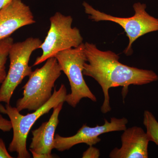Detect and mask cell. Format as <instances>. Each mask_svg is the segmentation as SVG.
<instances>
[{
    "mask_svg": "<svg viewBox=\"0 0 158 158\" xmlns=\"http://www.w3.org/2000/svg\"><path fill=\"white\" fill-rule=\"evenodd\" d=\"M87 61L84 65V76L91 77L98 83L103 92L104 100L101 108L103 114L110 112L109 89L122 87L124 99L130 85H143L158 80L153 71L131 67L119 62L118 54L111 51H103L93 43H85Z\"/></svg>",
    "mask_w": 158,
    "mask_h": 158,
    "instance_id": "cell-1",
    "label": "cell"
},
{
    "mask_svg": "<svg viewBox=\"0 0 158 158\" xmlns=\"http://www.w3.org/2000/svg\"><path fill=\"white\" fill-rule=\"evenodd\" d=\"M65 85L62 84L53 93L50 99L38 110L26 115H23L16 107L6 104L5 106L0 104V113L8 115L12 124L13 135L12 141L9 145V151L16 152L18 158H30L31 155L27 148L28 135L33 125L38 118L48 113L52 109L65 102L67 95Z\"/></svg>",
    "mask_w": 158,
    "mask_h": 158,
    "instance_id": "cell-2",
    "label": "cell"
},
{
    "mask_svg": "<svg viewBox=\"0 0 158 158\" xmlns=\"http://www.w3.org/2000/svg\"><path fill=\"white\" fill-rule=\"evenodd\" d=\"M61 74L62 70L55 57L48 59L42 67L33 71L23 87V97L16 102L19 111L27 110L34 112L45 104L52 96L55 83Z\"/></svg>",
    "mask_w": 158,
    "mask_h": 158,
    "instance_id": "cell-3",
    "label": "cell"
},
{
    "mask_svg": "<svg viewBox=\"0 0 158 158\" xmlns=\"http://www.w3.org/2000/svg\"><path fill=\"white\" fill-rule=\"evenodd\" d=\"M85 13L93 22L110 21L121 26L129 39V44L123 53L129 56L133 53V44L138 38L151 32L158 31V19L152 16L146 11V4L135 3L133 8L135 14L132 17L122 18L112 16L94 9L87 2L82 4Z\"/></svg>",
    "mask_w": 158,
    "mask_h": 158,
    "instance_id": "cell-4",
    "label": "cell"
},
{
    "mask_svg": "<svg viewBox=\"0 0 158 158\" xmlns=\"http://www.w3.org/2000/svg\"><path fill=\"white\" fill-rule=\"evenodd\" d=\"M62 71L68 78L71 92L67 94L65 102L72 107L75 108L82 98L90 99L97 101L95 95L86 84L83 71L87 62L85 43L77 47L61 51L55 56Z\"/></svg>",
    "mask_w": 158,
    "mask_h": 158,
    "instance_id": "cell-5",
    "label": "cell"
},
{
    "mask_svg": "<svg viewBox=\"0 0 158 158\" xmlns=\"http://www.w3.org/2000/svg\"><path fill=\"white\" fill-rule=\"evenodd\" d=\"M42 43L39 38L31 37L22 42L13 43L9 52V70L0 88V103L10 104L15 89L32 73V67L29 65L30 58Z\"/></svg>",
    "mask_w": 158,
    "mask_h": 158,
    "instance_id": "cell-6",
    "label": "cell"
},
{
    "mask_svg": "<svg viewBox=\"0 0 158 158\" xmlns=\"http://www.w3.org/2000/svg\"><path fill=\"white\" fill-rule=\"evenodd\" d=\"M73 19L56 12L50 18V27L40 48L42 54L37 57L33 66L39 65L61 51L77 47L83 38L77 28L72 27Z\"/></svg>",
    "mask_w": 158,
    "mask_h": 158,
    "instance_id": "cell-7",
    "label": "cell"
},
{
    "mask_svg": "<svg viewBox=\"0 0 158 158\" xmlns=\"http://www.w3.org/2000/svg\"><path fill=\"white\" fill-rule=\"evenodd\" d=\"M104 120V124L102 126L97 124L95 127H90L86 124H84L76 135L70 137H62L56 134L54 138V149L60 152L65 151L81 143L93 146L101 141L99 136L102 134L124 131L127 128L128 122L125 117L120 118L112 117L110 122L106 118Z\"/></svg>",
    "mask_w": 158,
    "mask_h": 158,
    "instance_id": "cell-8",
    "label": "cell"
},
{
    "mask_svg": "<svg viewBox=\"0 0 158 158\" xmlns=\"http://www.w3.org/2000/svg\"><path fill=\"white\" fill-rule=\"evenodd\" d=\"M36 23L31 8L22 0H11L0 9V40L22 27Z\"/></svg>",
    "mask_w": 158,
    "mask_h": 158,
    "instance_id": "cell-9",
    "label": "cell"
},
{
    "mask_svg": "<svg viewBox=\"0 0 158 158\" xmlns=\"http://www.w3.org/2000/svg\"><path fill=\"white\" fill-rule=\"evenodd\" d=\"M64 102L60 103L53 108L52 114L48 121L43 123L38 128L32 131L29 150L34 158H52V150L54 149L55 132L59 120V113Z\"/></svg>",
    "mask_w": 158,
    "mask_h": 158,
    "instance_id": "cell-10",
    "label": "cell"
},
{
    "mask_svg": "<svg viewBox=\"0 0 158 158\" xmlns=\"http://www.w3.org/2000/svg\"><path fill=\"white\" fill-rule=\"evenodd\" d=\"M121 135L122 146L110 152L111 158H148L150 141L146 132L138 127L126 128Z\"/></svg>",
    "mask_w": 158,
    "mask_h": 158,
    "instance_id": "cell-11",
    "label": "cell"
},
{
    "mask_svg": "<svg viewBox=\"0 0 158 158\" xmlns=\"http://www.w3.org/2000/svg\"><path fill=\"white\" fill-rule=\"evenodd\" d=\"M14 40L10 37L0 40V84L4 81L7 76L6 64Z\"/></svg>",
    "mask_w": 158,
    "mask_h": 158,
    "instance_id": "cell-12",
    "label": "cell"
},
{
    "mask_svg": "<svg viewBox=\"0 0 158 158\" xmlns=\"http://www.w3.org/2000/svg\"><path fill=\"white\" fill-rule=\"evenodd\" d=\"M143 124L150 141L154 142L158 146V122L152 113L148 110L144 112Z\"/></svg>",
    "mask_w": 158,
    "mask_h": 158,
    "instance_id": "cell-13",
    "label": "cell"
},
{
    "mask_svg": "<svg viewBox=\"0 0 158 158\" xmlns=\"http://www.w3.org/2000/svg\"><path fill=\"white\" fill-rule=\"evenodd\" d=\"M100 156V150L93 146H89L83 153V158H98Z\"/></svg>",
    "mask_w": 158,
    "mask_h": 158,
    "instance_id": "cell-14",
    "label": "cell"
},
{
    "mask_svg": "<svg viewBox=\"0 0 158 158\" xmlns=\"http://www.w3.org/2000/svg\"><path fill=\"white\" fill-rule=\"evenodd\" d=\"M12 129V124L10 120L4 118L0 114V130L6 132L10 131Z\"/></svg>",
    "mask_w": 158,
    "mask_h": 158,
    "instance_id": "cell-15",
    "label": "cell"
},
{
    "mask_svg": "<svg viewBox=\"0 0 158 158\" xmlns=\"http://www.w3.org/2000/svg\"><path fill=\"white\" fill-rule=\"evenodd\" d=\"M7 149L3 139L0 138V158H12Z\"/></svg>",
    "mask_w": 158,
    "mask_h": 158,
    "instance_id": "cell-16",
    "label": "cell"
},
{
    "mask_svg": "<svg viewBox=\"0 0 158 158\" xmlns=\"http://www.w3.org/2000/svg\"><path fill=\"white\" fill-rule=\"evenodd\" d=\"M11 0H0V9L10 2Z\"/></svg>",
    "mask_w": 158,
    "mask_h": 158,
    "instance_id": "cell-17",
    "label": "cell"
}]
</instances>
